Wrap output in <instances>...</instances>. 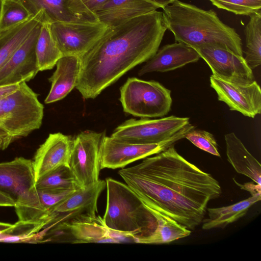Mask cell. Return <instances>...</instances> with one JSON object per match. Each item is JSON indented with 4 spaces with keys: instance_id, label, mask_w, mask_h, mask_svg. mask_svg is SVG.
<instances>
[{
    "instance_id": "1",
    "label": "cell",
    "mask_w": 261,
    "mask_h": 261,
    "mask_svg": "<svg viewBox=\"0 0 261 261\" xmlns=\"http://www.w3.org/2000/svg\"><path fill=\"white\" fill-rule=\"evenodd\" d=\"M118 174L148 208L191 231L202 223L208 202L222 192L211 174L188 161L173 145Z\"/></svg>"
},
{
    "instance_id": "2",
    "label": "cell",
    "mask_w": 261,
    "mask_h": 261,
    "mask_svg": "<svg viewBox=\"0 0 261 261\" xmlns=\"http://www.w3.org/2000/svg\"><path fill=\"white\" fill-rule=\"evenodd\" d=\"M167 30L163 12L156 10L110 27L81 58L75 88L83 98H95L126 72L150 59Z\"/></svg>"
},
{
    "instance_id": "3",
    "label": "cell",
    "mask_w": 261,
    "mask_h": 261,
    "mask_svg": "<svg viewBox=\"0 0 261 261\" xmlns=\"http://www.w3.org/2000/svg\"><path fill=\"white\" fill-rule=\"evenodd\" d=\"M107 204L103 223L110 231L131 238L138 243L171 242L176 232L175 221L148 208L126 184L106 179Z\"/></svg>"
},
{
    "instance_id": "4",
    "label": "cell",
    "mask_w": 261,
    "mask_h": 261,
    "mask_svg": "<svg viewBox=\"0 0 261 261\" xmlns=\"http://www.w3.org/2000/svg\"><path fill=\"white\" fill-rule=\"evenodd\" d=\"M163 9L167 30L175 40L195 48L216 46L243 56L242 42L236 30L224 23L213 9L175 0Z\"/></svg>"
},
{
    "instance_id": "5",
    "label": "cell",
    "mask_w": 261,
    "mask_h": 261,
    "mask_svg": "<svg viewBox=\"0 0 261 261\" xmlns=\"http://www.w3.org/2000/svg\"><path fill=\"white\" fill-rule=\"evenodd\" d=\"M0 191L14 202L19 221L45 224L48 213L39 200L32 160L19 157L1 163Z\"/></svg>"
},
{
    "instance_id": "6",
    "label": "cell",
    "mask_w": 261,
    "mask_h": 261,
    "mask_svg": "<svg viewBox=\"0 0 261 261\" xmlns=\"http://www.w3.org/2000/svg\"><path fill=\"white\" fill-rule=\"evenodd\" d=\"M44 107L26 82L0 101V138L2 150L15 141L28 136L41 126Z\"/></svg>"
},
{
    "instance_id": "7",
    "label": "cell",
    "mask_w": 261,
    "mask_h": 261,
    "mask_svg": "<svg viewBox=\"0 0 261 261\" xmlns=\"http://www.w3.org/2000/svg\"><path fill=\"white\" fill-rule=\"evenodd\" d=\"M123 111L142 118L163 117L170 111L171 91L158 82L129 77L120 88Z\"/></svg>"
},
{
    "instance_id": "8",
    "label": "cell",
    "mask_w": 261,
    "mask_h": 261,
    "mask_svg": "<svg viewBox=\"0 0 261 261\" xmlns=\"http://www.w3.org/2000/svg\"><path fill=\"white\" fill-rule=\"evenodd\" d=\"M189 124V118L173 115L154 119H130L117 127L111 136L126 143H159Z\"/></svg>"
},
{
    "instance_id": "9",
    "label": "cell",
    "mask_w": 261,
    "mask_h": 261,
    "mask_svg": "<svg viewBox=\"0 0 261 261\" xmlns=\"http://www.w3.org/2000/svg\"><path fill=\"white\" fill-rule=\"evenodd\" d=\"M194 128L189 124L168 139L153 144L126 143L106 136L102 145L101 169L123 168L136 161L160 153L185 138Z\"/></svg>"
},
{
    "instance_id": "10",
    "label": "cell",
    "mask_w": 261,
    "mask_h": 261,
    "mask_svg": "<svg viewBox=\"0 0 261 261\" xmlns=\"http://www.w3.org/2000/svg\"><path fill=\"white\" fill-rule=\"evenodd\" d=\"M105 132L86 130L73 139L69 166L82 188L97 182L100 168L102 145Z\"/></svg>"
},
{
    "instance_id": "11",
    "label": "cell",
    "mask_w": 261,
    "mask_h": 261,
    "mask_svg": "<svg viewBox=\"0 0 261 261\" xmlns=\"http://www.w3.org/2000/svg\"><path fill=\"white\" fill-rule=\"evenodd\" d=\"M110 27L100 22H61L49 24L51 37L63 56L81 58Z\"/></svg>"
},
{
    "instance_id": "12",
    "label": "cell",
    "mask_w": 261,
    "mask_h": 261,
    "mask_svg": "<svg viewBox=\"0 0 261 261\" xmlns=\"http://www.w3.org/2000/svg\"><path fill=\"white\" fill-rule=\"evenodd\" d=\"M123 236L110 231L99 216L76 220L53 227L42 234L40 243H120Z\"/></svg>"
},
{
    "instance_id": "13",
    "label": "cell",
    "mask_w": 261,
    "mask_h": 261,
    "mask_svg": "<svg viewBox=\"0 0 261 261\" xmlns=\"http://www.w3.org/2000/svg\"><path fill=\"white\" fill-rule=\"evenodd\" d=\"M106 187V181L99 180L93 185L75 190L49 212L42 229L47 230L74 220L96 216L97 200Z\"/></svg>"
},
{
    "instance_id": "14",
    "label": "cell",
    "mask_w": 261,
    "mask_h": 261,
    "mask_svg": "<svg viewBox=\"0 0 261 261\" xmlns=\"http://www.w3.org/2000/svg\"><path fill=\"white\" fill-rule=\"evenodd\" d=\"M211 68L214 76L237 84H249L254 80L252 70L244 58L216 46L193 48Z\"/></svg>"
},
{
    "instance_id": "15",
    "label": "cell",
    "mask_w": 261,
    "mask_h": 261,
    "mask_svg": "<svg viewBox=\"0 0 261 261\" xmlns=\"http://www.w3.org/2000/svg\"><path fill=\"white\" fill-rule=\"evenodd\" d=\"M211 87L216 92L219 101L225 102L230 110L254 118L261 112V90L254 81L249 84L231 83L211 75Z\"/></svg>"
},
{
    "instance_id": "16",
    "label": "cell",
    "mask_w": 261,
    "mask_h": 261,
    "mask_svg": "<svg viewBox=\"0 0 261 261\" xmlns=\"http://www.w3.org/2000/svg\"><path fill=\"white\" fill-rule=\"evenodd\" d=\"M42 22L32 31L24 42L0 69V86L28 82L39 71L36 56V45Z\"/></svg>"
},
{
    "instance_id": "17",
    "label": "cell",
    "mask_w": 261,
    "mask_h": 261,
    "mask_svg": "<svg viewBox=\"0 0 261 261\" xmlns=\"http://www.w3.org/2000/svg\"><path fill=\"white\" fill-rule=\"evenodd\" d=\"M73 139L61 133L50 134L32 161L36 181L60 166L69 165Z\"/></svg>"
},
{
    "instance_id": "18",
    "label": "cell",
    "mask_w": 261,
    "mask_h": 261,
    "mask_svg": "<svg viewBox=\"0 0 261 261\" xmlns=\"http://www.w3.org/2000/svg\"><path fill=\"white\" fill-rule=\"evenodd\" d=\"M200 58L193 48L181 42L167 44L161 47L139 70L142 75L152 72H165L181 68Z\"/></svg>"
},
{
    "instance_id": "19",
    "label": "cell",
    "mask_w": 261,
    "mask_h": 261,
    "mask_svg": "<svg viewBox=\"0 0 261 261\" xmlns=\"http://www.w3.org/2000/svg\"><path fill=\"white\" fill-rule=\"evenodd\" d=\"M159 8L145 0H109L97 11L96 17L98 21L111 28Z\"/></svg>"
},
{
    "instance_id": "20",
    "label": "cell",
    "mask_w": 261,
    "mask_h": 261,
    "mask_svg": "<svg viewBox=\"0 0 261 261\" xmlns=\"http://www.w3.org/2000/svg\"><path fill=\"white\" fill-rule=\"evenodd\" d=\"M56 65V70L48 79L51 87L44 100L46 104L62 99L75 87L81 70V58L63 56Z\"/></svg>"
},
{
    "instance_id": "21",
    "label": "cell",
    "mask_w": 261,
    "mask_h": 261,
    "mask_svg": "<svg viewBox=\"0 0 261 261\" xmlns=\"http://www.w3.org/2000/svg\"><path fill=\"white\" fill-rule=\"evenodd\" d=\"M227 160L235 171L261 185V166L234 133L225 135Z\"/></svg>"
},
{
    "instance_id": "22",
    "label": "cell",
    "mask_w": 261,
    "mask_h": 261,
    "mask_svg": "<svg viewBox=\"0 0 261 261\" xmlns=\"http://www.w3.org/2000/svg\"><path fill=\"white\" fill-rule=\"evenodd\" d=\"M43 20V12L40 10L27 20L0 32V69Z\"/></svg>"
},
{
    "instance_id": "23",
    "label": "cell",
    "mask_w": 261,
    "mask_h": 261,
    "mask_svg": "<svg viewBox=\"0 0 261 261\" xmlns=\"http://www.w3.org/2000/svg\"><path fill=\"white\" fill-rule=\"evenodd\" d=\"M260 199L261 195L255 194L230 205L207 208L208 217L203 219L202 228L204 230L224 228L244 216L249 208Z\"/></svg>"
},
{
    "instance_id": "24",
    "label": "cell",
    "mask_w": 261,
    "mask_h": 261,
    "mask_svg": "<svg viewBox=\"0 0 261 261\" xmlns=\"http://www.w3.org/2000/svg\"><path fill=\"white\" fill-rule=\"evenodd\" d=\"M32 15L43 12V22H82L85 20L75 15L69 8L70 0H18Z\"/></svg>"
},
{
    "instance_id": "25",
    "label": "cell",
    "mask_w": 261,
    "mask_h": 261,
    "mask_svg": "<svg viewBox=\"0 0 261 261\" xmlns=\"http://www.w3.org/2000/svg\"><path fill=\"white\" fill-rule=\"evenodd\" d=\"M49 24L42 22L36 45V56L39 71L53 69L63 56L54 41Z\"/></svg>"
},
{
    "instance_id": "26",
    "label": "cell",
    "mask_w": 261,
    "mask_h": 261,
    "mask_svg": "<svg viewBox=\"0 0 261 261\" xmlns=\"http://www.w3.org/2000/svg\"><path fill=\"white\" fill-rule=\"evenodd\" d=\"M244 29L246 50L244 59L252 70L261 64V10L249 16Z\"/></svg>"
},
{
    "instance_id": "27",
    "label": "cell",
    "mask_w": 261,
    "mask_h": 261,
    "mask_svg": "<svg viewBox=\"0 0 261 261\" xmlns=\"http://www.w3.org/2000/svg\"><path fill=\"white\" fill-rule=\"evenodd\" d=\"M36 186L37 190L82 188L68 165L60 166L43 176L36 181Z\"/></svg>"
},
{
    "instance_id": "28",
    "label": "cell",
    "mask_w": 261,
    "mask_h": 261,
    "mask_svg": "<svg viewBox=\"0 0 261 261\" xmlns=\"http://www.w3.org/2000/svg\"><path fill=\"white\" fill-rule=\"evenodd\" d=\"M33 16L18 0H2L0 32L27 20Z\"/></svg>"
},
{
    "instance_id": "29",
    "label": "cell",
    "mask_w": 261,
    "mask_h": 261,
    "mask_svg": "<svg viewBox=\"0 0 261 261\" xmlns=\"http://www.w3.org/2000/svg\"><path fill=\"white\" fill-rule=\"evenodd\" d=\"M218 9L249 16L261 10V0H208Z\"/></svg>"
},
{
    "instance_id": "30",
    "label": "cell",
    "mask_w": 261,
    "mask_h": 261,
    "mask_svg": "<svg viewBox=\"0 0 261 261\" xmlns=\"http://www.w3.org/2000/svg\"><path fill=\"white\" fill-rule=\"evenodd\" d=\"M109 1L70 0L68 7L75 15L87 21L97 22L96 12Z\"/></svg>"
},
{
    "instance_id": "31",
    "label": "cell",
    "mask_w": 261,
    "mask_h": 261,
    "mask_svg": "<svg viewBox=\"0 0 261 261\" xmlns=\"http://www.w3.org/2000/svg\"><path fill=\"white\" fill-rule=\"evenodd\" d=\"M185 138L199 149L215 156H220L216 140L209 132L194 128L189 132Z\"/></svg>"
},
{
    "instance_id": "32",
    "label": "cell",
    "mask_w": 261,
    "mask_h": 261,
    "mask_svg": "<svg viewBox=\"0 0 261 261\" xmlns=\"http://www.w3.org/2000/svg\"><path fill=\"white\" fill-rule=\"evenodd\" d=\"M42 207L48 213L76 190L52 189L37 190Z\"/></svg>"
},
{
    "instance_id": "33",
    "label": "cell",
    "mask_w": 261,
    "mask_h": 261,
    "mask_svg": "<svg viewBox=\"0 0 261 261\" xmlns=\"http://www.w3.org/2000/svg\"><path fill=\"white\" fill-rule=\"evenodd\" d=\"M233 180L241 189L249 191L251 195L255 194L261 195V185L256 183L253 184L252 182H246L244 184H241L238 183L234 178Z\"/></svg>"
},
{
    "instance_id": "34",
    "label": "cell",
    "mask_w": 261,
    "mask_h": 261,
    "mask_svg": "<svg viewBox=\"0 0 261 261\" xmlns=\"http://www.w3.org/2000/svg\"><path fill=\"white\" fill-rule=\"evenodd\" d=\"M19 85L20 84L0 86V101L17 90Z\"/></svg>"
},
{
    "instance_id": "35",
    "label": "cell",
    "mask_w": 261,
    "mask_h": 261,
    "mask_svg": "<svg viewBox=\"0 0 261 261\" xmlns=\"http://www.w3.org/2000/svg\"><path fill=\"white\" fill-rule=\"evenodd\" d=\"M15 203L13 200L0 191V206H14Z\"/></svg>"
},
{
    "instance_id": "36",
    "label": "cell",
    "mask_w": 261,
    "mask_h": 261,
    "mask_svg": "<svg viewBox=\"0 0 261 261\" xmlns=\"http://www.w3.org/2000/svg\"><path fill=\"white\" fill-rule=\"evenodd\" d=\"M158 6L160 8H164L172 4L175 0H145Z\"/></svg>"
},
{
    "instance_id": "37",
    "label": "cell",
    "mask_w": 261,
    "mask_h": 261,
    "mask_svg": "<svg viewBox=\"0 0 261 261\" xmlns=\"http://www.w3.org/2000/svg\"><path fill=\"white\" fill-rule=\"evenodd\" d=\"M13 226V224L0 222V237L7 233Z\"/></svg>"
},
{
    "instance_id": "38",
    "label": "cell",
    "mask_w": 261,
    "mask_h": 261,
    "mask_svg": "<svg viewBox=\"0 0 261 261\" xmlns=\"http://www.w3.org/2000/svg\"><path fill=\"white\" fill-rule=\"evenodd\" d=\"M3 143V140L1 138H0V150L2 149Z\"/></svg>"
},
{
    "instance_id": "39",
    "label": "cell",
    "mask_w": 261,
    "mask_h": 261,
    "mask_svg": "<svg viewBox=\"0 0 261 261\" xmlns=\"http://www.w3.org/2000/svg\"><path fill=\"white\" fill-rule=\"evenodd\" d=\"M1 4H2V0H0V10H1Z\"/></svg>"
}]
</instances>
